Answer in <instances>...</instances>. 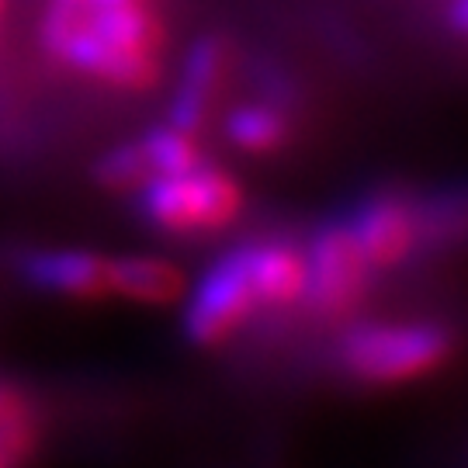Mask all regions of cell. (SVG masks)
<instances>
[{
    "label": "cell",
    "mask_w": 468,
    "mask_h": 468,
    "mask_svg": "<svg viewBox=\"0 0 468 468\" xmlns=\"http://www.w3.org/2000/svg\"><path fill=\"white\" fill-rule=\"evenodd\" d=\"M253 309H261V305L253 295L243 250L236 247L226 257H218L216 264L205 271V278L195 284L185 313V334L198 347H216L253 316Z\"/></svg>",
    "instance_id": "obj_5"
},
{
    "label": "cell",
    "mask_w": 468,
    "mask_h": 468,
    "mask_svg": "<svg viewBox=\"0 0 468 468\" xmlns=\"http://www.w3.org/2000/svg\"><path fill=\"white\" fill-rule=\"evenodd\" d=\"M42 46L101 84L150 90L164 69V21L153 0H49Z\"/></svg>",
    "instance_id": "obj_1"
},
{
    "label": "cell",
    "mask_w": 468,
    "mask_h": 468,
    "mask_svg": "<svg viewBox=\"0 0 468 468\" xmlns=\"http://www.w3.org/2000/svg\"><path fill=\"white\" fill-rule=\"evenodd\" d=\"M347 226L371 268H399L423 236V216L399 195L365 198Z\"/></svg>",
    "instance_id": "obj_6"
},
{
    "label": "cell",
    "mask_w": 468,
    "mask_h": 468,
    "mask_svg": "<svg viewBox=\"0 0 468 468\" xmlns=\"http://www.w3.org/2000/svg\"><path fill=\"white\" fill-rule=\"evenodd\" d=\"M112 292L146 305H164L185 292V274L160 257H118L108 261Z\"/></svg>",
    "instance_id": "obj_10"
},
{
    "label": "cell",
    "mask_w": 468,
    "mask_h": 468,
    "mask_svg": "<svg viewBox=\"0 0 468 468\" xmlns=\"http://www.w3.org/2000/svg\"><path fill=\"white\" fill-rule=\"evenodd\" d=\"M21 278L67 299H101L112 292L108 261L87 250H32L17 261Z\"/></svg>",
    "instance_id": "obj_7"
},
{
    "label": "cell",
    "mask_w": 468,
    "mask_h": 468,
    "mask_svg": "<svg viewBox=\"0 0 468 468\" xmlns=\"http://www.w3.org/2000/svg\"><path fill=\"white\" fill-rule=\"evenodd\" d=\"M454 354L441 323H365L340 340V365L361 382H410L437 371Z\"/></svg>",
    "instance_id": "obj_3"
},
{
    "label": "cell",
    "mask_w": 468,
    "mask_h": 468,
    "mask_svg": "<svg viewBox=\"0 0 468 468\" xmlns=\"http://www.w3.org/2000/svg\"><path fill=\"white\" fill-rule=\"evenodd\" d=\"M0 11H4V0H0Z\"/></svg>",
    "instance_id": "obj_16"
},
{
    "label": "cell",
    "mask_w": 468,
    "mask_h": 468,
    "mask_svg": "<svg viewBox=\"0 0 468 468\" xmlns=\"http://www.w3.org/2000/svg\"><path fill=\"white\" fill-rule=\"evenodd\" d=\"M243 261L250 274L257 305H295L305 295V253L288 239H253L243 243Z\"/></svg>",
    "instance_id": "obj_8"
},
{
    "label": "cell",
    "mask_w": 468,
    "mask_h": 468,
    "mask_svg": "<svg viewBox=\"0 0 468 468\" xmlns=\"http://www.w3.org/2000/svg\"><path fill=\"white\" fill-rule=\"evenodd\" d=\"M0 468H15V465H11V462H7V458H0Z\"/></svg>",
    "instance_id": "obj_15"
},
{
    "label": "cell",
    "mask_w": 468,
    "mask_h": 468,
    "mask_svg": "<svg viewBox=\"0 0 468 468\" xmlns=\"http://www.w3.org/2000/svg\"><path fill=\"white\" fill-rule=\"evenodd\" d=\"M371 264L344 218L323 222L305 253V295L313 313L326 319L347 316L368 295Z\"/></svg>",
    "instance_id": "obj_4"
},
{
    "label": "cell",
    "mask_w": 468,
    "mask_h": 468,
    "mask_svg": "<svg viewBox=\"0 0 468 468\" xmlns=\"http://www.w3.org/2000/svg\"><path fill=\"white\" fill-rule=\"evenodd\" d=\"M135 208L153 229L177 236H205L226 229L239 216L243 191L226 170L198 164L181 174H160V177H150L146 185H139Z\"/></svg>",
    "instance_id": "obj_2"
},
{
    "label": "cell",
    "mask_w": 468,
    "mask_h": 468,
    "mask_svg": "<svg viewBox=\"0 0 468 468\" xmlns=\"http://www.w3.org/2000/svg\"><path fill=\"white\" fill-rule=\"evenodd\" d=\"M226 135L247 153H274L292 139V118L278 104H243L226 118Z\"/></svg>",
    "instance_id": "obj_12"
},
{
    "label": "cell",
    "mask_w": 468,
    "mask_h": 468,
    "mask_svg": "<svg viewBox=\"0 0 468 468\" xmlns=\"http://www.w3.org/2000/svg\"><path fill=\"white\" fill-rule=\"evenodd\" d=\"M229 63V49L218 35L198 38L185 59V73L174 94V112H170V125L185 129V133H198L208 118V108L216 101V90L222 84V73Z\"/></svg>",
    "instance_id": "obj_9"
},
{
    "label": "cell",
    "mask_w": 468,
    "mask_h": 468,
    "mask_svg": "<svg viewBox=\"0 0 468 468\" xmlns=\"http://www.w3.org/2000/svg\"><path fill=\"white\" fill-rule=\"evenodd\" d=\"M139 150L150 164V174L160 177V174H181V170H191L201 164V146L195 143V133H185L177 125H160V129H150L143 139H135Z\"/></svg>",
    "instance_id": "obj_13"
},
{
    "label": "cell",
    "mask_w": 468,
    "mask_h": 468,
    "mask_svg": "<svg viewBox=\"0 0 468 468\" xmlns=\"http://www.w3.org/2000/svg\"><path fill=\"white\" fill-rule=\"evenodd\" d=\"M94 177H98V185H104V187L129 191V187L146 185L153 174H150V164H146L143 150H139V143L133 139V143H122V146L108 150L104 156H98Z\"/></svg>",
    "instance_id": "obj_14"
},
{
    "label": "cell",
    "mask_w": 468,
    "mask_h": 468,
    "mask_svg": "<svg viewBox=\"0 0 468 468\" xmlns=\"http://www.w3.org/2000/svg\"><path fill=\"white\" fill-rule=\"evenodd\" d=\"M42 437V420L28 392L15 382H0V458L21 468Z\"/></svg>",
    "instance_id": "obj_11"
}]
</instances>
